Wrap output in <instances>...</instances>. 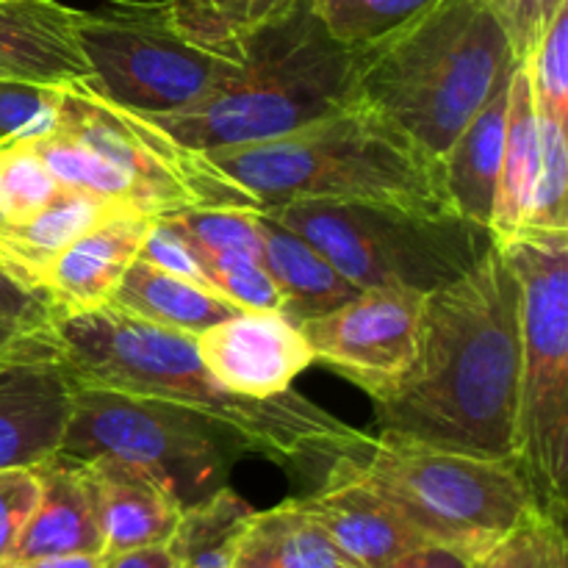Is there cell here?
Masks as SVG:
<instances>
[{"label": "cell", "instance_id": "cell-26", "mask_svg": "<svg viewBox=\"0 0 568 568\" xmlns=\"http://www.w3.org/2000/svg\"><path fill=\"white\" fill-rule=\"evenodd\" d=\"M297 0H166L175 31L200 50L239 61L247 39L281 20Z\"/></svg>", "mask_w": 568, "mask_h": 568}, {"label": "cell", "instance_id": "cell-33", "mask_svg": "<svg viewBox=\"0 0 568 568\" xmlns=\"http://www.w3.org/2000/svg\"><path fill=\"white\" fill-rule=\"evenodd\" d=\"M164 225L181 233L186 242L203 250L244 253L261 261L258 211L247 209H192L159 216Z\"/></svg>", "mask_w": 568, "mask_h": 568}, {"label": "cell", "instance_id": "cell-41", "mask_svg": "<svg viewBox=\"0 0 568 568\" xmlns=\"http://www.w3.org/2000/svg\"><path fill=\"white\" fill-rule=\"evenodd\" d=\"M532 516L491 552L483 555L475 568H532Z\"/></svg>", "mask_w": 568, "mask_h": 568}, {"label": "cell", "instance_id": "cell-34", "mask_svg": "<svg viewBox=\"0 0 568 568\" xmlns=\"http://www.w3.org/2000/svg\"><path fill=\"white\" fill-rule=\"evenodd\" d=\"M59 87L0 78V139L37 136L50 128Z\"/></svg>", "mask_w": 568, "mask_h": 568}, {"label": "cell", "instance_id": "cell-8", "mask_svg": "<svg viewBox=\"0 0 568 568\" xmlns=\"http://www.w3.org/2000/svg\"><path fill=\"white\" fill-rule=\"evenodd\" d=\"M519 281V449L538 514L566 521L568 242L519 239L503 250Z\"/></svg>", "mask_w": 568, "mask_h": 568}, {"label": "cell", "instance_id": "cell-21", "mask_svg": "<svg viewBox=\"0 0 568 568\" xmlns=\"http://www.w3.org/2000/svg\"><path fill=\"white\" fill-rule=\"evenodd\" d=\"M258 227L261 264L281 292V314L294 325L316 320L358 294V288L314 244L283 227L264 211H258Z\"/></svg>", "mask_w": 568, "mask_h": 568}, {"label": "cell", "instance_id": "cell-36", "mask_svg": "<svg viewBox=\"0 0 568 568\" xmlns=\"http://www.w3.org/2000/svg\"><path fill=\"white\" fill-rule=\"evenodd\" d=\"M39 499L37 469L0 471V568L9 564L14 544Z\"/></svg>", "mask_w": 568, "mask_h": 568}, {"label": "cell", "instance_id": "cell-30", "mask_svg": "<svg viewBox=\"0 0 568 568\" xmlns=\"http://www.w3.org/2000/svg\"><path fill=\"white\" fill-rule=\"evenodd\" d=\"M436 0H308L336 42L361 48L394 31Z\"/></svg>", "mask_w": 568, "mask_h": 568}, {"label": "cell", "instance_id": "cell-37", "mask_svg": "<svg viewBox=\"0 0 568 568\" xmlns=\"http://www.w3.org/2000/svg\"><path fill=\"white\" fill-rule=\"evenodd\" d=\"M59 361V336L53 325H26L0 314V361Z\"/></svg>", "mask_w": 568, "mask_h": 568}, {"label": "cell", "instance_id": "cell-14", "mask_svg": "<svg viewBox=\"0 0 568 568\" xmlns=\"http://www.w3.org/2000/svg\"><path fill=\"white\" fill-rule=\"evenodd\" d=\"M153 225V216L114 209L53 255L37 281L53 322L109 305L128 266L142 253Z\"/></svg>", "mask_w": 568, "mask_h": 568}, {"label": "cell", "instance_id": "cell-19", "mask_svg": "<svg viewBox=\"0 0 568 568\" xmlns=\"http://www.w3.org/2000/svg\"><path fill=\"white\" fill-rule=\"evenodd\" d=\"M81 464L98 505L103 558L170 541L183 508L159 480L120 458H92Z\"/></svg>", "mask_w": 568, "mask_h": 568}, {"label": "cell", "instance_id": "cell-22", "mask_svg": "<svg viewBox=\"0 0 568 568\" xmlns=\"http://www.w3.org/2000/svg\"><path fill=\"white\" fill-rule=\"evenodd\" d=\"M114 209L125 205L75 186H59L53 200L31 220L0 222V264L39 294V272L50 264V258Z\"/></svg>", "mask_w": 568, "mask_h": 568}, {"label": "cell", "instance_id": "cell-28", "mask_svg": "<svg viewBox=\"0 0 568 568\" xmlns=\"http://www.w3.org/2000/svg\"><path fill=\"white\" fill-rule=\"evenodd\" d=\"M519 239L568 242V142L566 125L538 114V175ZM516 239V242H519Z\"/></svg>", "mask_w": 568, "mask_h": 568}, {"label": "cell", "instance_id": "cell-12", "mask_svg": "<svg viewBox=\"0 0 568 568\" xmlns=\"http://www.w3.org/2000/svg\"><path fill=\"white\" fill-rule=\"evenodd\" d=\"M425 297L416 288L392 283L366 286L338 308L303 322L300 331L316 364L331 366L372 399H381L414 361Z\"/></svg>", "mask_w": 568, "mask_h": 568}, {"label": "cell", "instance_id": "cell-4", "mask_svg": "<svg viewBox=\"0 0 568 568\" xmlns=\"http://www.w3.org/2000/svg\"><path fill=\"white\" fill-rule=\"evenodd\" d=\"M26 139L61 186L100 194L153 220L192 209L264 211L209 153L178 142L150 116L111 103L87 81L59 87L50 128Z\"/></svg>", "mask_w": 568, "mask_h": 568}, {"label": "cell", "instance_id": "cell-38", "mask_svg": "<svg viewBox=\"0 0 568 568\" xmlns=\"http://www.w3.org/2000/svg\"><path fill=\"white\" fill-rule=\"evenodd\" d=\"M139 255H142L144 261H150V264L161 266V270L175 272V275H183V277H192V281L197 283H205L203 272H200L197 266V258H194L186 239L178 236V233L172 231L170 225H164L161 220H155L153 231H150V236L144 239V247ZM205 286H209V283H205Z\"/></svg>", "mask_w": 568, "mask_h": 568}, {"label": "cell", "instance_id": "cell-45", "mask_svg": "<svg viewBox=\"0 0 568 568\" xmlns=\"http://www.w3.org/2000/svg\"><path fill=\"white\" fill-rule=\"evenodd\" d=\"M0 142H3V139H0Z\"/></svg>", "mask_w": 568, "mask_h": 568}, {"label": "cell", "instance_id": "cell-2", "mask_svg": "<svg viewBox=\"0 0 568 568\" xmlns=\"http://www.w3.org/2000/svg\"><path fill=\"white\" fill-rule=\"evenodd\" d=\"M61 364L75 386L164 399L231 433L244 453L283 469L325 477L333 460L353 458L369 433L347 425L294 388L270 399L242 397L203 366L194 336L164 331L111 305L53 322Z\"/></svg>", "mask_w": 568, "mask_h": 568}, {"label": "cell", "instance_id": "cell-20", "mask_svg": "<svg viewBox=\"0 0 568 568\" xmlns=\"http://www.w3.org/2000/svg\"><path fill=\"white\" fill-rule=\"evenodd\" d=\"M510 81V78H508ZM508 81L466 122L442 159V181L460 220L488 231L508 131Z\"/></svg>", "mask_w": 568, "mask_h": 568}, {"label": "cell", "instance_id": "cell-16", "mask_svg": "<svg viewBox=\"0 0 568 568\" xmlns=\"http://www.w3.org/2000/svg\"><path fill=\"white\" fill-rule=\"evenodd\" d=\"M72 392L61 358L0 361V471L33 469L59 453Z\"/></svg>", "mask_w": 568, "mask_h": 568}, {"label": "cell", "instance_id": "cell-44", "mask_svg": "<svg viewBox=\"0 0 568 568\" xmlns=\"http://www.w3.org/2000/svg\"><path fill=\"white\" fill-rule=\"evenodd\" d=\"M17 568H103V555H61V558H44Z\"/></svg>", "mask_w": 568, "mask_h": 568}, {"label": "cell", "instance_id": "cell-42", "mask_svg": "<svg viewBox=\"0 0 568 568\" xmlns=\"http://www.w3.org/2000/svg\"><path fill=\"white\" fill-rule=\"evenodd\" d=\"M475 564L477 560H469L466 555L455 552V549L425 544V547L399 555L397 560L383 568H475Z\"/></svg>", "mask_w": 568, "mask_h": 568}, {"label": "cell", "instance_id": "cell-43", "mask_svg": "<svg viewBox=\"0 0 568 568\" xmlns=\"http://www.w3.org/2000/svg\"><path fill=\"white\" fill-rule=\"evenodd\" d=\"M103 568H178V558L166 544L159 547H139L128 552L105 555Z\"/></svg>", "mask_w": 568, "mask_h": 568}, {"label": "cell", "instance_id": "cell-15", "mask_svg": "<svg viewBox=\"0 0 568 568\" xmlns=\"http://www.w3.org/2000/svg\"><path fill=\"white\" fill-rule=\"evenodd\" d=\"M297 503L361 568H383L427 544L381 494L349 469L347 455L333 460L320 486L297 497Z\"/></svg>", "mask_w": 568, "mask_h": 568}, {"label": "cell", "instance_id": "cell-31", "mask_svg": "<svg viewBox=\"0 0 568 568\" xmlns=\"http://www.w3.org/2000/svg\"><path fill=\"white\" fill-rule=\"evenodd\" d=\"M181 236V233H178ZM197 258L203 281L239 311H281V292L258 258L225 250H203L186 242Z\"/></svg>", "mask_w": 568, "mask_h": 568}, {"label": "cell", "instance_id": "cell-39", "mask_svg": "<svg viewBox=\"0 0 568 568\" xmlns=\"http://www.w3.org/2000/svg\"><path fill=\"white\" fill-rule=\"evenodd\" d=\"M0 314L26 322V325H53V316H50V308L42 294H37L26 283L17 281L3 264H0Z\"/></svg>", "mask_w": 568, "mask_h": 568}, {"label": "cell", "instance_id": "cell-23", "mask_svg": "<svg viewBox=\"0 0 568 568\" xmlns=\"http://www.w3.org/2000/svg\"><path fill=\"white\" fill-rule=\"evenodd\" d=\"M109 305L164 331L183 333V336H200L205 327L239 311L205 283L161 270L144 261L142 255L128 266Z\"/></svg>", "mask_w": 568, "mask_h": 568}, {"label": "cell", "instance_id": "cell-9", "mask_svg": "<svg viewBox=\"0 0 568 568\" xmlns=\"http://www.w3.org/2000/svg\"><path fill=\"white\" fill-rule=\"evenodd\" d=\"M266 216L314 244L355 288L392 286L433 294L464 277L491 247V233L460 216L331 200L266 205Z\"/></svg>", "mask_w": 568, "mask_h": 568}, {"label": "cell", "instance_id": "cell-40", "mask_svg": "<svg viewBox=\"0 0 568 568\" xmlns=\"http://www.w3.org/2000/svg\"><path fill=\"white\" fill-rule=\"evenodd\" d=\"M532 568H568L564 521L532 516Z\"/></svg>", "mask_w": 568, "mask_h": 568}, {"label": "cell", "instance_id": "cell-1", "mask_svg": "<svg viewBox=\"0 0 568 568\" xmlns=\"http://www.w3.org/2000/svg\"><path fill=\"white\" fill-rule=\"evenodd\" d=\"M519 369V281L491 244L464 277L425 297L414 361L375 399V436L516 464Z\"/></svg>", "mask_w": 568, "mask_h": 568}, {"label": "cell", "instance_id": "cell-13", "mask_svg": "<svg viewBox=\"0 0 568 568\" xmlns=\"http://www.w3.org/2000/svg\"><path fill=\"white\" fill-rule=\"evenodd\" d=\"M205 369L242 397L270 399L316 364L300 325L281 311H236L194 336Z\"/></svg>", "mask_w": 568, "mask_h": 568}, {"label": "cell", "instance_id": "cell-24", "mask_svg": "<svg viewBox=\"0 0 568 568\" xmlns=\"http://www.w3.org/2000/svg\"><path fill=\"white\" fill-rule=\"evenodd\" d=\"M536 175L538 114L525 64H516L508 81V131H505L503 164H499L497 194H494V211L488 222V233L497 250H505L521 236Z\"/></svg>", "mask_w": 568, "mask_h": 568}, {"label": "cell", "instance_id": "cell-10", "mask_svg": "<svg viewBox=\"0 0 568 568\" xmlns=\"http://www.w3.org/2000/svg\"><path fill=\"white\" fill-rule=\"evenodd\" d=\"M242 444L194 410L136 394L75 386L59 455L120 458L159 480L181 508L227 486Z\"/></svg>", "mask_w": 568, "mask_h": 568}, {"label": "cell", "instance_id": "cell-32", "mask_svg": "<svg viewBox=\"0 0 568 568\" xmlns=\"http://www.w3.org/2000/svg\"><path fill=\"white\" fill-rule=\"evenodd\" d=\"M530 78L536 114L568 122V3L555 11L544 37L521 61Z\"/></svg>", "mask_w": 568, "mask_h": 568}, {"label": "cell", "instance_id": "cell-3", "mask_svg": "<svg viewBox=\"0 0 568 568\" xmlns=\"http://www.w3.org/2000/svg\"><path fill=\"white\" fill-rule=\"evenodd\" d=\"M514 67L508 33L486 0H436L375 42L353 48L349 105L442 161Z\"/></svg>", "mask_w": 568, "mask_h": 568}, {"label": "cell", "instance_id": "cell-35", "mask_svg": "<svg viewBox=\"0 0 568 568\" xmlns=\"http://www.w3.org/2000/svg\"><path fill=\"white\" fill-rule=\"evenodd\" d=\"M486 3L491 6L499 26L508 33L516 64H521L532 53L538 39L544 37L555 11L568 3V0H486Z\"/></svg>", "mask_w": 568, "mask_h": 568}, {"label": "cell", "instance_id": "cell-25", "mask_svg": "<svg viewBox=\"0 0 568 568\" xmlns=\"http://www.w3.org/2000/svg\"><path fill=\"white\" fill-rule=\"evenodd\" d=\"M233 568H361L311 519L297 499L255 510L236 544Z\"/></svg>", "mask_w": 568, "mask_h": 568}, {"label": "cell", "instance_id": "cell-27", "mask_svg": "<svg viewBox=\"0 0 568 568\" xmlns=\"http://www.w3.org/2000/svg\"><path fill=\"white\" fill-rule=\"evenodd\" d=\"M255 508L231 488L183 508L166 547L175 552L178 568H233L236 544Z\"/></svg>", "mask_w": 568, "mask_h": 568}, {"label": "cell", "instance_id": "cell-5", "mask_svg": "<svg viewBox=\"0 0 568 568\" xmlns=\"http://www.w3.org/2000/svg\"><path fill=\"white\" fill-rule=\"evenodd\" d=\"M209 159L264 209L288 200H331L458 216L444 192L442 161L355 105L272 142L211 150Z\"/></svg>", "mask_w": 568, "mask_h": 568}, {"label": "cell", "instance_id": "cell-7", "mask_svg": "<svg viewBox=\"0 0 568 568\" xmlns=\"http://www.w3.org/2000/svg\"><path fill=\"white\" fill-rule=\"evenodd\" d=\"M349 469L381 494L427 544L480 560L532 514L530 486L516 464L388 442L369 433Z\"/></svg>", "mask_w": 568, "mask_h": 568}, {"label": "cell", "instance_id": "cell-17", "mask_svg": "<svg viewBox=\"0 0 568 568\" xmlns=\"http://www.w3.org/2000/svg\"><path fill=\"white\" fill-rule=\"evenodd\" d=\"M39 499L6 568L61 555H103L98 505L81 460L50 455L39 466Z\"/></svg>", "mask_w": 568, "mask_h": 568}, {"label": "cell", "instance_id": "cell-18", "mask_svg": "<svg viewBox=\"0 0 568 568\" xmlns=\"http://www.w3.org/2000/svg\"><path fill=\"white\" fill-rule=\"evenodd\" d=\"M75 17L59 0H0V78L42 87L87 81Z\"/></svg>", "mask_w": 568, "mask_h": 568}, {"label": "cell", "instance_id": "cell-6", "mask_svg": "<svg viewBox=\"0 0 568 568\" xmlns=\"http://www.w3.org/2000/svg\"><path fill=\"white\" fill-rule=\"evenodd\" d=\"M353 48L336 42L297 0L247 39L239 70L216 92L150 120L194 150L247 148L288 136L349 105ZM148 116V114H144Z\"/></svg>", "mask_w": 568, "mask_h": 568}, {"label": "cell", "instance_id": "cell-11", "mask_svg": "<svg viewBox=\"0 0 568 568\" xmlns=\"http://www.w3.org/2000/svg\"><path fill=\"white\" fill-rule=\"evenodd\" d=\"M75 39L89 64V87L148 116L200 103L239 70V61L183 39L166 0H105L100 9H78Z\"/></svg>", "mask_w": 568, "mask_h": 568}, {"label": "cell", "instance_id": "cell-29", "mask_svg": "<svg viewBox=\"0 0 568 568\" xmlns=\"http://www.w3.org/2000/svg\"><path fill=\"white\" fill-rule=\"evenodd\" d=\"M61 183L26 136L0 142V222H26L53 200Z\"/></svg>", "mask_w": 568, "mask_h": 568}]
</instances>
